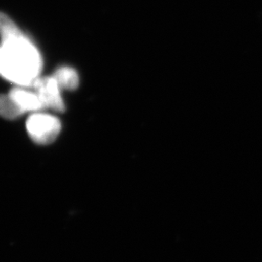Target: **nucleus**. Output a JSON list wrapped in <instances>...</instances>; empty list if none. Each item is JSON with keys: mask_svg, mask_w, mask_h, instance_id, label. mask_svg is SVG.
I'll use <instances>...</instances> for the list:
<instances>
[{"mask_svg": "<svg viewBox=\"0 0 262 262\" xmlns=\"http://www.w3.org/2000/svg\"><path fill=\"white\" fill-rule=\"evenodd\" d=\"M0 38V75L19 86H31L42 69L37 48L1 12Z\"/></svg>", "mask_w": 262, "mask_h": 262, "instance_id": "obj_1", "label": "nucleus"}, {"mask_svg": "<svg viewBox=\"0 0 262 262\" xmlns=\"http://www.w3.org/2000/svg\"><path fill=\"white\" fill-rule=\"evenodd\" d=\"M27 130L30 138L40 145L53 143L61 130L59 120L45 113H35L27 121Z\"/></svg>", "mask_w": 262, "mask_h": 262, "instance_id": "obj_2", "label": "nucleus"}, {"mask_svg": "<svg viewBox=\"0 0 262 262\" xmlns=\"http://www.w3.org/2000/svg\"><path fill=\"white\" fill-rule=\"evenodd\" d=\"M31 86L38 94L43 108H49L56 112L66 110L64 102L60 96V88L54 76L38 77Z\"/></svg>", "mask_w": 262, "mask_h": 262, "instance_id": "obj_3", "label": "nucleus"}, {"mask_svg": "<svg viewBox=\"0 0 262 262\" xmlns=\"http://www.w3.org/2000/svg\"><path fill=\"white\" fill-rule=\"evenodd\" d=\"M10 96L27 111H39L43 109V105L36 93L28 91L25 86H16L11 90Z\"/></svg>", "mask_w": 262, "mask_h": 262, "instance_id": "obj_4", "label": "nucleus"}, {"mask_svg": "<svg viewBox=\"0 0 262 262\" xmlns=\"http://www.w3.org/2000/svg\"><path fill=\"white\" fill-rule=\"evenodd\" d=\"M55 79L60 89L74 91L79 85V76L72 67L61 66L55 73Z\"/></svg>", "mask_w": 262, "mask_h": 262, "instance_id": "obj_5", "label": "nucleus"}, {"mask_svg": "<svg viewBox=\"0 0 262 262\" xmlns=\"http://www.w3.org/2000/svg\"><path fill=\"white\" fill-rule=\"evenodd\" d=\"M25 113L26 111L10 96V94H0V117L7 120H15Z\"/></svg>", "mask_w": 262, "mask_h": 262, "instance_id": "obj_6", "label": "nucleus"}]
</instances>
